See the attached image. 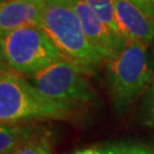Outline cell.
I'll list each match as a JSON object with an SVG mask.
<instances>
[{
    "mask_svg": "<svg viewBox=\"0 0 154 154\" xmlns=\"http://www.w3.org/2000/svg\"><path fill=\"white\" fill-rule=\"evenodd\" d=\"M40 28L66 60L88 73L105 61L89 42L69 0H46Z\"/></svg>",
    "mask_w": 154,
    "mask_h": 154,
    "instance_id": "cell-1",
    "label": "cell"
},
{
    "mask_svg": "<svg viewBox=\"0 0 154 154\" xmlns=\"http://www.w3.org/2000/svg\"><path fill=\"white\" fill-rule=\"evenodd\" d=\"M153 81V67L147 47L128 41L118 55L107 62V83L113 107L125 114L135 100L145 94Z\"/></svg>",
    "mask_w": 154,
    "mask_h": 154,
    "instance_id": "cell-2",
    "label": "cell"
},
{
    "mask_svg": "<svg viewBox=\"0 0 154 154\" xmlns=\"http://www.w3.org/2000/svg\"><path fill=\"white\" fill-rule=\"evenodd\" d=\"M71 112L45 98L32 83L15 72L0 74V123L65 119Z\"/></svg>",
    "mask_w": 154,
    "mask_h": 154,
    "instance_id": "cell-3",
    "label": "cell"
},
{
    "mask_svg": "<svg viewBox=\"0 0 154 154\" xmlns=\"http://www.w3.org/2000/svg\"><path fill=\"white\" fill-rule=\"evenodd\" d=\"M0 56L13 72L32 78L65 58L40 26L30 25L0 37Z\"/></svg>",
    "mask_w": 154,
    "mask_h": 154,
    "instance_id": "cell-4",
    "label": "cell"
},
{
    "mask_svg": "<svg viewBox=\"0 0 154 154\" xmlns=\"http://www.w3.org/2000/svg\"><path fill=\"white\" fill-rule=\"evenodd\" d=\"M86 74L88 72L63 58L31 78V83L45 98L72 111L95 98Z\"/></svg>",
    "mask_w": 154,
    "mask_h": 154,
    "instance_id": "cell-5",
    "label": "cell"
},
{
    "mask_svg": "<svg viewBox=\"0 0 154 154\" xmlns=\"http://www.w3.org/2000/svg\"><path fill=\"white\" fill-rule=\"evenodd\" d=\"M69 2L77 11L83 31L95 50L105 61L113 60L125 48L128 40L103 22L86 0H69Z\"/></svg>",
    "mask_w": 154,
    "mask_h": 154,
    "instance_id": "cell-6",
    "label": "cell"
},
{
    "mask_svg": "<svg viewBox=\"0 0 154 154\" xmlns=\"http://www.w3.org/2000/svg\"><path fill=\"white\" fill-rule=\"evenodd\" d=\"M114 17L119 32L128 41L146 47L154 41V21L130 0H114Z\"/></svg>",
    "mask_w": 154,
    "mask_h": 154,
    "instance_id": "cell-7",
    "label": "cell"
},
{
    "mask_svg": "<svg viewBox=\"0 0 154 154\" xmlns=\"http://www.w3.org/2000/svg\"><path fill=\"white\" fill-rule=\"evenodd\" d=\"M46 0H4L0 2V37L13 30L41 25Z\"/></svg>",
    "mask_w": 154,
    "mask_h": 154,
    "instance_id": "cell-8",
    "label": "cell"
},
{
    "mask_svg": "<svg viewBox=\"0 0 154 154\" xmlns=\"http://www.w3.org/2000/svg\"><path fill=\"white\" fill-rule=\"evenodd\" d=\"M98 147L103 154H154V144L135 139L111 142Z\"/></svg>",
    "mask_w": 154,
    "mask_h": 154,
    "instance_id": "cell-9",
    "label": "cell"
},
{
    "mask_svg": "<svg viewBox=\"0 0 154 154\" xmlns=\"http://www.w3.org/2000/svg\"><path fill=\"white\" fill-rule=\"evenodd\" d=\"M30 132L26 128L2 123L0 127V154H13L18 143Z\"/></svg>",
    "mask_w": 154,
    "mask_h": 154,
    "instance_id": "cell-10",
    "label": "cell"
},
{
    "mask_svg": "<svg viewBox=\"0 0 154 154\" xmlns=\"http://www.w3.org/2000/svg\"><path fill=\"white\" fill-rule=\"evenodd\" d=\"M13 154H53L49 139L30 132L18 143Z\"/></svg>",
    "mask_w": 154,
    "mask_h": 154,
    "instance_id": "cell-11",
    "label": "cell"
},
{
    "mask_svg": "<svg viewBox=\"0 0 154 154\" xmlns=\"http://www.w3.org/2000/svg\"><path fill=\"white\" fill-rule=\"evenodd\" d=\"M86 1L94 13L103 22L106 23L116 32L120 33L116 26V17H114V0H86Z\"/></svg>",
    "mask_w": 154,
    "mask_h": 154,
    "instance_id": "cell-12",
    "label": "cell"
},
{
    "mask_svg": "<svg viewBox=\"0 0 154 154\" xmlns=\"http://www.w3.org/2000/svg\"><path fill=\"white\" fill-rule=\"evenodd\" d=\"M139 121L146 127H154V79L143 96Z\"/></svg>",
    "mask_w": 154,
    "mask_h": 154,
    "instance_id": "cell-13",
    "label": "cell"
},
{
    "mask_svg": "<svg viewBox=\"0 0 154 154\" xmlns=\"http://www.w3.org/2000/svg\"><path fill=\"white\" fill-rule=\"evenodd\" d=\"M154 21V0H130Z\"/></svg>",
    "mask_w": 154,
    "mask_h": 154,
    "instance_id": "cell-14",
    "label": "cell"
},
{
    "mask_svg": "<svg viewBox=\"0 0 154 154\" xmlns=\"http://www.w3.org/2000/svg\"><path fill=\"white\" fill-rule=\"evenodd\" d=\"M70 154H103V153H102V151L97 146V147H88V149H78V151Z\"/></svg>",
    "mask_w": 154,
    "mask_h": 154,
    "instance_id": "cell-15",
    "label": "cell"
},
{
    "mask_svg": "<svg viewBox=\"0 0 154 154\" xmlns=\"http://www.w3.org/2000/svg\"><path fill=\"white\" fill-rule=\"evenodd\" d=\"M8 71H11V70L8 67V65L6 64V62L2 60V57L0 56V74H2V73L8 72Z\"/></svg>",
    "mask_w": 154,
    "mask_h": 154,
    "instance_id": "cell-16",
    "label": "cell"
},
{
    "mask_svg": "<svg viewBox=\"0 0 154 154\" xmlns=\"http://www.w3.org/2000/svg\"><path fill=\"white\" fill-rule=\"evenodd\" d=\"M1 126H2V123H0V127H1Z\"/></svg>",
    "mask_w": 154,
    "mask_h": 154,
    "instance_id": "cell-17",
    "label": "cell"
},
{
    "mask_svg": "<svg viewBox=\"0 0 154 154\" xmlns=\"http://www.w3.org/2000/svg\"><path fill=\"white\" fill-rule=\"evenodd\" d=\"M0 2H1V1H0Z\"/></svg>",
    "mask_w": 154,
    "mask_h": 154,
    "instance_id": "cell-18",
    "label": "cell"
}]
</instances>
